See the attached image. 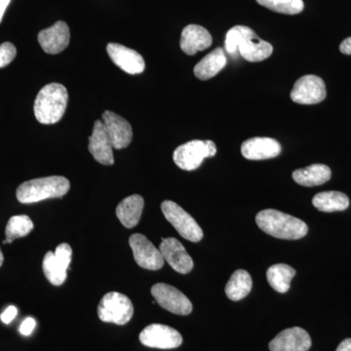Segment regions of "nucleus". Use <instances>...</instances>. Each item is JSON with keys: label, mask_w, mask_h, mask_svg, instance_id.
<instances>
[{"label": "nucleus", "mask_w": 351, "mask_h": 351, "mask_svg": "<svg viewBox=\"0 0 351 351\" xmlns=\"http://www.w3.org/2000/svg\"><path fill=\"white\" fill-rule=\"evenodd\" d=\"M159 250L162 254L164 260L171 267L181 274H186L193 269V261L189 255L184 245L176 239H162Z\"/></svg>", "instance_id": "15"}, {"label": "nucleus", "mask_w": 351, "mask_h": 351, "mask_svg": "<svg viewBox=\"0 0 351 351\" xmlns=\"http://www.w3.org/2000/svg\"><path fill=\"white\" fill-rule=\"evenodd\" d=\"M313 206L321 212L345 211L350 206V198L341 191H323L314 196Z\"/></svg>", "instance_id": "24"}, {"label": "nucleus", "mask_w": 351, "mask_h": 351, "mask_svg": "<svg viewBox=\"0 0 351 351\" xmlns=\"http://www.w3.org/2000/svg\"><path fill=\"white\" fill-rule=\"evenodd\" d=\"M212 43L213 39L211 34L205 27L189 25L182 29L180 45L186 54L195 55L199 51L209 48Z\"/></svg>", "instance_id": "20"}, {"label": "nucleus", "mask_w": 351, "mask_h": 351, "mask_svg": "<svg viewBox=\"0 0 351 351\" xmlns=\"http://www.w3.org/2000/svg\"><path fill=\"white\" fill-rule=\"evenodd\" d=\"M226 56L223 48H216L211 53L206 55L196 64L193 73L196 77L200 80H208L218 75L226 66Z\"/></svg>", "instance_id": "22"}, {"label": "nucleus", "mask_w": 351, "mask_h": 351, "mask_svg": "<svg viewBox=\"0 0 351 351\" xmlns=\"http://www.w3.org/2000/svg\"><path fill=\"white\" fill-rule=\"evenodd\" d=\"M134 306L127 295L110 292L104 295L98 306V316L103 322L125 325L133 317Z\"/></svg>", "instance_id": "6"}, {"label": "nucleus", "mask_w": 351, "mask_h": 351, "mask_svg": "<svg viewBox=\"0 0 351 351\" xmlns=\"http://www.w3.org/2000/svg\"><path fill=\"white\" fill-rule=\"evenodd\" d=\"M161 210L167 221L184 239L199 242L203 239V232L199 225L177 203L165 200L161 203Z\"/></svg>", "instance_id": "7"}, {"label": "nucleus", "mask_w": 351, "mask_h": 351, "mask_svg": "<svg viewBox=\"0 0 351 351\" xmlns=\"http://www.w3.org/2000/svg\"><path fill=\"white\" fill-rule=\"evenodd\" d=\"M339 51L343 54L351 55V38H346L339 45Z\"/></svg>", "instance_id": "32"}, {"label": "nucleus", "mask_w": 351, "mask_h": 351, "mask_svg": "<svg viewBox=\"0 0 351 351\" xmlns=\"http://www.w3.org/2000/svg\"><path fill=\"white\" fill-rule=\"evenodd\" d=\"M68 90L60 83H50L39 91L34 101V115L41 124H55L64 117L68 106Z\"/></svg>", "instance_id": "3"}, {"label": "nucleus", "mask_w": 351, "mask_h": 351, "mask_svg": "<svg viewBox=\"0 0 351 351\" xmlns=\"http://www.w3.org/2000/svg\"><path fill=\"white\" fill-rule=\"evenodd\" d=\"M17 49L10 43H4L0 45V69L5 68L15 59Z\"/></svg>", "instance_id": "29"}, {"label": "nucleus", "mask_w": 351, "mask_h": 351, "mask_svg": "<svg viewBox=\"0 0 351 351\" xmlns=\"http://www.w3.org/2000/svg\"><path fill=\"white\" fill-rule=\"evenodd\" d=\"M73 250L69 244L62 243L55 252H48L44 256L43 269L44 276L51 284L61 286L68 276V269L71 263Z\"/></svg>", "instance_id": "8"}, {"label": "nucleus", "mask_w": 351, "mask_h": 351, "mask_svg": "<svg viewBox=\"0 0 351 351\" xmlns=\"http://www.w3.org/2000/svg\"><path fill=\"white\" fill-rule=\"evenodd\" d=\"M282 152L276 140L267 137H255L245 141L241 145L242 156L249 160H265L274 158Z\"/></svg>", "instance_id": "19"}, {"label": "nucleus", "mask_w": 351, "mask_h": 351, "mask_svg": "<svg viewBox=\"0 0 351 351\" xmlns=\"http://www.w3.org/2000/svg\"><path fill=\"white\" fill-rule=\"evenodd\" d=\"M38 39L44 52L52 55L59 54L68 47L71 40L69 25L63 21H59L52 27L39 32Z\"/></svg>", "instance_id": "17"}, {"label": "nucleus", "mask_w": 351, "mask_h": 351, "mask_svg": "<svg viewBox=\"0 0 351 351\" xmlns=\"http://www.w3.org/2000/svg\"><path fill=\"white\" fill-rule=\"evenodd\" d=\"M4 262V256L3 254H2L1 250H0V267H1L2 263Z\"/></svg>", "instance_id": "35"}, {"label": "nucleus", "mask_w": 351, "mask_h": 351, "mask_svg": "<svg viewBox=\"0 0 351 351\" xmlns=\"http://www.w3.org/2000/svg\"><path fill=\"white\" fill-rule=\"evenodd\" d=\"M256 223L263 232L279 239H301L308 232L302 219L274 209L261 211L256 216Z\"/></svg>", "instance_id": "2"}, {"label": "nucleus", "mask_w": 351, "mask_h": 351, "mask_svg": "<svg viewBox=\"0 0 351 351\" xmlns=\"http://www.w3.org/2000/svg\"><path fill=\"white\" fill-rule=\"evenodd\" d=\"M225 44L230 54L239 51L242 58L251 63L262 62L274 52L271 44L258 38L256 32L246 25L232 27L226 34Z\"/></svg>", "instance_id": "1"}, {"label": "nucleus", "mask_w": 351, "mask_h": 351, "mask_svg": "<svg viewBox=\"0 0 351 351\" xmlns=\"http://www.w3.org/2000/svg\"><path fill=\"white\" fill-rule=\"evenodd\" d=\"M295 276V270L285 263L271 265L267 271V278L269 285L276 292L286 293L290 289V284Z\"/></svg>", "instance_id": "26"}, {"label": "nucleus", "mask_w": 351, "mask_h": 351, "mask_svg": "<svg viewBox=\"0 0 351 351\" xmlns=\"http://www.w3.org/2000/svg\"><path fill=\"white\" fill-rule=\"evenodd\" d=\"M217 147L212 141L193 140L180 145L173 154L176 165L184 171L197 169L207 157L216 156Z\"/></svg>", "instance_id": "5"}, {"label": "nucleus", "mask_w": 351, "mask_h": 351, "mask_svg": "<svg viewBox=\"0 0 351 351\" xmlns=\"http://www.w3.org/2000/svg\"><path fill=\"white\" fill-rule=\"evenodd\" d=\"M101 121L105 126L108 138L113 149H125L131 144L133 130L130 123L117 113L106 110L101 115Z\"/></svg>", "instance_id": "13"}, {"label": "nucleus", "mask_w": 351, "mask_h": 351, "mask_svg": "<svg viewBox=\"0 0 351 351\" xmlns=\"http://www.w3.org/2000/svg\"><path fill=\"white\" fill-rule=\"evenodd\" d=\"M36 326V320L32 317L25 318L23 321L22 324L20 326V332L24 336H29L32 332H34V328Z\"/></svg>", "instance_id": "30"}, {"label": "nucleus", "mask_w": 351, "mask_h": 351, "mask_svg": "<svg viewBox=\"0 0 351 351\" xmlns=\"http://www.w3.org/2000/svg\"><path fill=\"white\" fill-rule=\"evenodd\" d=\"M152 297L162 308L179 315H189L193 311V304L186 295L173 286L157 283L152 286Z\"/></svg>", "instance_id": "10"}, {"label": "nucleus", "mask_w": 351, "mask_h": 351, "mask_svg": "<svg viewBox=\"0 0 351 351\" xmlns=\"http://www.w3.org/2000/svg\"><path fill=\"white\" fill-rule=\"evenodd\" d=\"M144 206V198L138 195H133L119 203L115 213L122 225L127 228H133L140 223Z\"/></svg>", "instance_id": "21"}, {"label": "nucleus", "mask_w": 351, "mask_h": 351, "mask_svg": "<svg viewBox=\"0 0 351 351\" xmlns=\"http://www.w3.org/2000/svg\"><path fill=\"white\" fill-rule=\"evenodd\" d=\"M88 149L95 160L98 161L99 163L103 165H112L114 163L112 142L108 138L105 126L101 120L95 121L92 135L89 137Z\"/></svg>", "instance_id": "18"}, {"label": "nucleus", "mask_w": 351, "mask_h": 351, "mask_svg": "<svg viewBox=\"0 0 351 351\" xmlns=\"http://www.w3.org/2000/svg\"><path fill=\"white\" fill-rule=\"evenodd\" d=\"M293 101L301 105H315L324 101L327 96L324 80L317 75L302 76L295 82L291 91Z\"/></svg>", "instance_id": "9"}, {"label": "nucleus", "mask_w": 351, "mask_h": 351, "mask_svg": "<svg viewBox=\"0 0 351 351\" xmlns=\"http://www.w3.org/2000/svg\"><path fill=\"white\" fill-rule=\"evenodd\" d=\"M330 167L324 164H313L308 167L293 172V180L302 186H316L325 184L331 179Z\"/></svg>", "instance_id": "23"}, {"label": "nucleus", "mask_w": 351, "mask_h": 351, "mask_svg": "<svg viewBox=\"0 0 351 351\" xmlns=\"http://www.w3.org/2000/svg\"><path fill=\"white\" fill-rule=\"evenodd\" d=\"M17 313L18 311L16 306H10L7 307L4 313L0 316V318H1L2 322L5 323V324H9V323H11V321L17 316Z\"/></svg>", "instance_id": "31"}, {"label": "nucleus", "mask_w": 351, "mask_h": 351, "mask_svg": "<svg viewBox=\"0 0 351 351\" xmlns=\"http://www.w3.org/2000/svg\"><path fill=\"white\" fill-rule=\"evenodd\" d=\"M138 339L147 348L159 350H173L182 343V335L177 330L163 324L149 325L141 332Z\"/></svg>", "instance_id": "11"}, {"label": "nucleus", "mask_w": 351, "mask_h": 351, "mask_svg": "<svg viewBox=\"0 0 351 351\" xmlns=\"http://www.w3.org/2000/svg\"><path fill=\"white\" fill-rule=\"evenodd\" d=\"M107 51L113 63L129 75H138L145 71L144 58L137 51L119 43H108Z\"/></svg>", "instance_id": "14"}, {"label": "nucleus", "mask_w": 351, "mask_h": 351, "mask_svg": "<svg viewBox=\"0 0 351 351\" xmlns=\"http://www.w3.org/2000/svg\"><path fill=\"white\" fill-rule=\"evenodd\" d=\"M71 182L61 176L38 178L21 184L16 195L19 202L24 204L36 203L49 198L63 197L69 193Z\"/></svg>", "instance_id": "4"}, {"label": "nucleus", "mask_w": 351, "mask_h": 351, "mask_svg": "<svg viewBox=\"0 0 351 351\" xmlns=\"http://www.w3.org/2000/svg\"><path fill=\"white\" fill-rule=\"evenodd\" d=\"M252 290V277L248 271L239 269L233 272L226 286V294L228 299L239 302L244 299Z\"/></svg>", "instance_id": "25"}, {"label": "nucleus", "mask_w": 351, "mask_h": 351, "mask_svg": "<svg viewBox=\"0 0 351 351\" xmlns=\"http://www.w3.org/2000/svg\"><path fill=\"white\" fill-rule=\"evenodd\" d=\"M336 351H351V339L341 341Z\"/></svg>", "instance_id": "33"}, {"label": "nucleus", "mask_w": 351, "mask_h": 351, "mask_svg": "<svg viewBox=\"0 0 351 351\" xmlns=\"http://www.w3.org/2000/svg\"><path fill=\"white\" fill-rule=\"evenodd\" d=\"M34 230V223L29 216L20 215V216L11 217L7 223L5 228L6 239L3 243H12L14 240L27 237Z\"/></svg>", "instance_id": "27"}, {"label": "nucleus", "mask_w": 351, "mask_h": 351, "mask_svg": "<svg viewBox=\"0 0 351 351\" xmlns=\"http://www.w3.org/2000/svg\"><path fill=\"white\" fill-rule=\"evenodd\" d=\"M10 1L11 0H0V23H1L2 18H3L4 13H5Z\"/></svg>", "instance_id": "34"}, {"label": "nucleus", "mask_w": 351, "mask_h": 351, "mask_svg": "<svg viewBox=\"0 0 351 351\" xmlns=\"http://www.w3.org/2000/svg\"><path fill=\"white\" fill-rule=\"evenodd\" d=\"M260 5L286 15H295L301 13L304 8L302 0H256Z\"/></svg>", "instance_id": "28"}, {"label": "nucleus", "mask_w": 351, "mask_h": 351, "mask_svg": "<svg viewBox=\"0 0 351 351\" xmlns=\"http://www.w3.org/2000/svg\"><path fill=\"white\" fill-rule=\"evenodd\" d=\"M269 346L270 351H307L311 348V339L302 328H289L279 332Z\"/></svg>", "instance_id": "16"}, {"label": "nucleus", "mask_w": 351, "mask_h": 351, "mask_svg": "<svg viewBox=\"0 0 351 351\" xmlns=\"http://www.w3.org/2000/svg\"><path fill=\"white\" fill-rule=\"evenodd\" d=\"M129 244H130L136 263L143 269L158 270L163 267L165 260L162 254L145 235L141 233L131 235Z\"/></svg>", "instance_id": "12"}]
</instances>
